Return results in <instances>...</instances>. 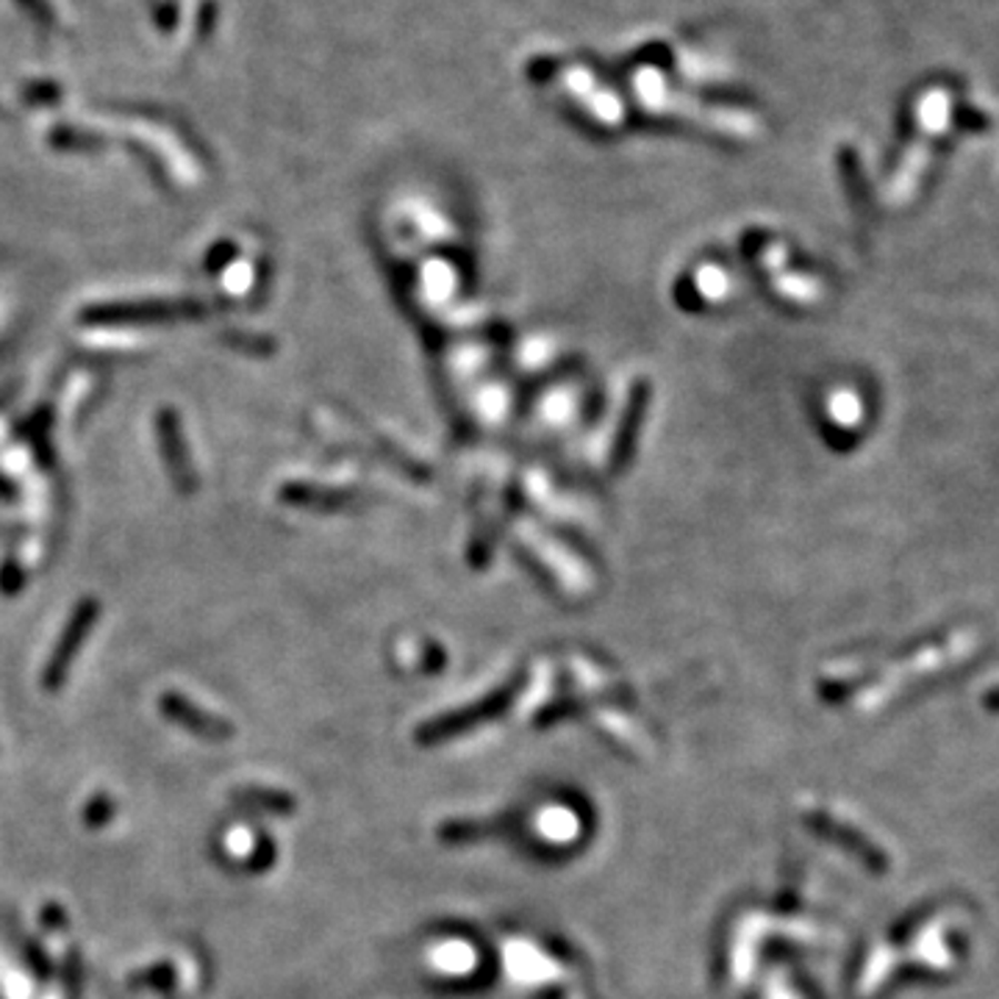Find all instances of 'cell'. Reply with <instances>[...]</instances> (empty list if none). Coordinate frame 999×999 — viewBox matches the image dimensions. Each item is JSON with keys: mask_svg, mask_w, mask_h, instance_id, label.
<instances>
[{"mask_svg": "<svg viewBox=\"0 0 999 999\" xmlns=\"http://www.w3.org/2000/svg\"><path fill=\"white\" fill-rule=\"evenodd\" d=\"M205 305L198 300H114L81 309V325H159V322L198 320Z\"/></svg>", "mask_w": 999, "mask_h": 999, "instance_id": "6da1fadb", "label": "cell"}, {"mask_svg": "<svg viewBox=\"0 0 999 999\" xmlns=\"http://www.w3.org/2000/svg\"><path fill=\"white\" fill-rule=\"evenodd\" d=\"M98 616H100V603L94 597H83L81 603L72 608L70 619H67L64 630H61L59 642H56L53 653H50L48 664H44V669H42L44 692L53 694L64 686L67 675H70V669H72V660H75V655L81 653L87 636L94 630V625H98Z\"/></svg>", "mask_w": 999, "mask_h": 999, "instance_id": "7a4b0ae2", "label": "cell"}, {"mask_svg": "<svg viewBox=\"0 0 999 999\" xmlns=\"http://www.w3.org/2000/svg\"><path fill=\"white\" fill-rule=\"evenodd\" d=\"M155 436H159L161 461H164L175 492L192 494L198 488V475H194L192 455H189L186 436H183L181 414L175 408H161L155 414Z\"/></svg>", "mask_w": 999, "mask_h": 999, "instance_id": "3957f363", "label": "cell"}, {"mask_svg": "<svg viewBox=\"0 0 999 999\" xmlns=\"http://www.w3.org/2000/svg\"><path fill=\"white\" fill-rule=\"evenodd\" d=\"M159 708H161V716H164L167 722H172V725L183 727V730L194 733V736H200V738H225L228 730H231L225 722H220V719H214L211 714H205L203 708H198L194 703H189V699L181 697L178 692L161 694Z\"/></svg>", "mask_w": 999, "mask_h": 999, "instance_id": "277c9868", "label": "cell"}, {"mask_svg": "<svg viewBox=\"0 0 999 999\" xmlns=\"http://www.w3.org/2000/svg\"><path fill=\"white\" fill-rule=\"evenodd\" d=\"M128 986L150 988V991H172V986H175V971H172L170 963H153L148 966V969L131 975Z\"/></svg>", "mask_w": 999, "mask_h": 999, "instance_id": "5b68a950", "label": "cell"}, {"mask_svg": "<svg viewBox=\"0 0 999 999\" xmlns=\"http://www.w3.org/2000/svg\"><path fill=\"white\" fill-rule=\"evenodd\" d=\"M114 810H117L114 799L105 797V794H94L87 803V808H83V825L98 830V827L109 825V821L114 819Z\"/></svg>", "mask_w": 999, "mask_h": 999, "instance_id": "8992f818", "label": "cell"}, {"mask_svg": "<svg viewBox=\"0 0 999 999\" xmlns=\"http://www.w3.org/2000/svg\"><path fill=\"white\" fill-rule=\"evenodd\" d=\"M22 586H26V569L14 558L3 561V566H0V592L6 597H14L17 592H22Z\"/></svg>", "mask_w": 999, "mask_h": 999, "instance_id": "52a82bcc", "label": "cell"}, {"mask_svg": "<svg viewBox=\"0 0 999 999\" xmlns=\"http://www.w3.org/2000/svg\"><path fill=\"white\" fill-rule=\"evenodd\" d=\"M50 142H53L56 148H61V150H75V148L87 150V148H98L100 139L78 137V131H64V128H56L53 137H50Z\"/></svg>", "mask_w": 999, "mask_h": 999, "instance_id": "ba28073f", "label": "cell"}, {"mask_svg": "<svg viewBox=\"0 0 999 999\" xmlns=\"http://www.w3.org/2000/svg\"><path fill=\"white\" fill-rule=\"evenodd\" d=\"M233 255V248H231V242H220L216 244L214 250H211L209 255H205V266H209L211 272H216V270H222V266L228 264V259H231Z\"/></svg>", "mask_w": 999, "mask_h": 999, "instance_id": "9c48e42d", "label": "cell"}, {"mask_svg": "<svg viewBox=\"0 0 999 999\" xmlns=\"http://www.w3.org/2000/svg\"><path fill=\"white\" fill-rule=\"evenodd\" d=\"M42 925L50 927V930H61L67 925V914L59 905H48V908H42Z\"/></svg>", "mask_w": 999, "mask_h": 999, "instance_id": "30bf717a", "label": "cell"}, {"mask_svg": "<svg viewBox=\"0 0 999 999\" xmlns=\"http://www.w3.org/2000/svg\"><path fill=\"white\" fill-rule=\"evenodd\" d=\"M26 949H28V963H31L33 971H37V975L44 980V977L50 975L48 958H44V955L39 952V947H33V944H26Z\"/></svg>", "mask_w": 999, "mask_h": 999, "instance_id": "8fae6325", "label": "cell"}]
</instances>
